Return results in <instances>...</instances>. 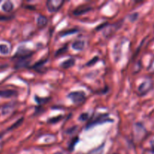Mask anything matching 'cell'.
<instances>
[{
    "label": "cell",
    "mask_w": 154,
    "mask_h": 154,
    "mask_svg": "<svg viewBox=\"0 0 154 154\" xmlns=\"http://www.w3.org/2000/svg\"><path fill=\"white\" fill-rule=\"evenodd\" d=\"M69 99L73 102V103L78 104L82 103L85 101L86 99V95L84 92L82 91H76V92H71L69 93L67 96Z\"/></svg>",
    "instance_id": "obj_2"
},
{
    "label": "cell",
    "mask_w": 154,
    "mask_h": 154,
    "mask_svg": "<svg viewBox=\"0 0 154 154\" xmlns=\"http://www.w3.org/2000/svg\"><path fill=\"white\" fill-rule=\"evenodd\" d=\"M114 122V120H111L108 117V114H99L98 117H96V118L93 119V120H91L90 122H89L87 125V129H90V128L94 127L96 125H100L103 124L105 123H112Z\"/></svg>",
    "instance_id": "obj_1"
},
{
    "label": "cell",
    "mask_w": 154,
    "mask_h": 154,
    "mask_svg": "<svg viewBox=\"0 0 154 154\" xmlns=\"http://www.w3.org/2000/svg\"><path fill=\"white\" fill-rule=\"evenodd\" d=\"M108 23H102V25H100V26H98L97 28H96V30H97V31H99V30L102 29H103L104 27L107 26H108Z\"/></svg>",
    "instance_id": "obj_24"
},
{
    "label": "cell",
    "mask_w": 154,
    "mask_h": 154,
    "mask_svg": "<svg viewBox=\"0 0 154 154\" xmlns=\"http://www.w3.org/2000/svg\"><path fill=\"white\" fill-rule=\"evenodd\" d=\"M16 96H17V92L15 90H0V97L2 98H11Z\"/></svg>",
    "instance_id": "obj_6"
},
{
    "label": "cell",
    "mask_w": 154,
    "mask_h": 154,
    "mask_svg": "<svg viewBox=\"0 0 154 154\" xmlns=\"http://www.w3.org/2000/svg\"><path fill=\"white\" fill-rule=\"evenodd\" d=\"M91 10L92 7H90V5H81L78 7V8L75 9V10H74L73 14L75 15V16H80V15L87 13V12H89Z\"/></svg>",
    "instance_id": "obj_5"
},
{
    "label": "cell",
    "mask_w": 154,
    "mask_h": 154,
    "mask_svg": "<svg viewBox=\"0 0 154 154\" xmlns=\"http://www.w3.org/2000/svg\"><path fill=\"white\" fill-rule=\"evenodd\" d=\"M138 17V13H133L131 15H129V20L131 22H135Z\"/></svg>",
    "instance_id": "obj_20"
},
{
    "label": "cell",
    "mask_w": 154,
    "mask_h": 154,
    "mask_svg": "<svg viewBox=\"0 0 154 154\" xmlns=\"http://www.w3.org/2000/svg\"><path fill=\"white\" fill-rule=\"evenodd\" d=\"M48 62V60H41V61L38 62L37 63H35V64L34 65V66H32V69H37V68H40L42 67V66H43L44 64H45V63H47Z\"/></svg>",
    "instance_id": "obj_18"
},
{
    "label": "cell",
    "mask_w": 154,
    "mask_h": 154,
    "mask_svg": "<svg viewBox=\"0 0 154 154\" xmlns=\"http://www.w3.org/2000/svg\"><path fill=\"white\" fill-rule=\"evenodd\" d=\"M78 140H79V138H78V137H75V138H74L73 139H72V141H71V144L70 145H69V150H70V151H73L75 144L78 143Z\"/></svg>",
    "instance_id": "obj_13"
},
{
    "label": "cell",
    "mask_w": 154,
    "mask_h": 154,
    "mask_svg": "<svg viewBox=\"0 0 154 154\" xmlns=\"http://www.w3.org/2000/svg\"><path fill=\"white\" fill-rule=\"evenodd\" d=\"M23 117H21L20 119H19L18 120H17V122H15L14 123L13 125H12L11 126L10 128L8 129V130H13V129H16V128L19 127L20 126L21 124H22V123L23 122Z\"/></svg>",
    "instance_id": "obj_12"
},
{
    "label": "cell",
    "mask_w": 154,
    "mask_h": 154,
    "mask_svg": "<svg viewBox=\"0 0 154 154\" xmlns=\"http://www.w3.org/2000/svg\"><path fill=\"white\" fill-rule=\"evenodd\" d=\"M84 45H85V43L83 41H76V42H75L72 44V47L75 51H81L84 50Z\"/></svg>",
    "instance_id": "obj_9"
},
{
    "label": "cell",
    "mask_w": 154,
    "mask_h": 154,
    "mask_svg": "<svg viewBox=\"0 0 154 154\" xmlns=\"http://www.w3.org/2000/svg\"><path fill=\"white\" fill-rule=\"evenodd\" d=\"M63 119V116H57L56 117H52V118H50L48 120V123H56L57 122L60 121V120Z\"/></svg>",
    "instance_id": "obj_15"
},
{
    "label": "cell",
    "mask_w": 154,
    "mask_h": 154,
    "mask_svg": "<svg viewBox=\"0 0 154 154\" xmlns=\"http://www.w3.org/2000/svg\"><path fill=\"white\" fill-rule=\"evenodd\" d=\"M150 147H151V150L153 153H154V139L150 141Z\"/></svg>",
    "instance_id": "obj_25"
},
{
    "label": "cell",
    "mask_w": 154,
    "mask_h": 154,
    "mask_svg": "<svg viewBox=\"0 0 154 154\" xmlns=\"http://www.w3.org/2000/svg\"><path fill=\"white\" fill-rule=\"evenodd\" d=\"M35 99L36 102H38V104L46 103V102L49 100V99H40V98H38V96H35Z\"/></svg>",
    "instance_id": "obj_21"
},
{
    "label": "cell",
    "mask_w": 154,
    "mask_h": 154,
    "mask_svg": "<svg viewBox=\"0 0 154 154\" xmlns=\"http://www.w3.org/2000/svg\"><path fill=\"white\" fill-rule=\"evenodd\" d=\"M75 60L73 58H71V59H69V60H66V61L63 62V63H61V65H60V66H61L63 69H67L75 66Z\"/></svg>",
    "instance_id": "obj_7"
},
{
    "label": "cell",
    "mask_w": 154,
    "mask_h": 154,
    "mask_svg": "<svg viewBox=\"0 0 154 154\" xmlns=\"http://www.w3.org/2000/svg\"><path fill=\"white\" fill-rule=\"evenodd\" d=\"M78 32V30L76 29H69V30H68V31H65V32H62L61 34H60V35H61L62 37H63V36H66V35H68L74 34V33Z\"/></svg>",
    "instance_id": "obj_14"
},
{
    "label": "cell",
    "mask_w": 154,
    "mask_h": 154,
    "mask_svg": "<svg viewBox=\"0 0 154 154\" xmlns=\"http://www.w3.org/2000/svg\"><path fill=\"white\" fill-rule=\"evenodd\" d=\"M67 50H68V48H67V46H65V47H63V48H60V49H59L58 51H57V52H56V54H55V56H56V57H57V56L62 55V54H64L65 52H66V51H67Z\"/></svg>",
    "instance_id": "obj_17"
},
{
    "label": "cell",
    "mask_w": 154,
    "mask_h": 154,
    "mask_svg": "<svg viewBox=\"0 0 154 154\" xmlns=\"http://www.w3.org/2000/svg\"><path fill=\"white\" fill-rule=\"evenodd\" d=\"M153 87V83L151 80H146L144 82L141 83V85L138 87V92L141 96L147 94L148 92H150Z\"/></svg>",
    "instance_id": "obj_4"
},
{
    "label": "cell",
    "mask_w": 154,
    "mask_h": 154,
    "mask_svg": "<svg viewBox=\"0 0 154 154\" xmlns=\"http://www.w3.org/2000/svg\"><path fill=\"white\" fill-rule=\"evenodd\" d=\"M76 129H77L76 126H74V127H72V128H71V129H69L68 130H66V134H72V133H73L74 131L76 130Z\"/></svg>",
    "instance_id": "obj_23"
},
{
    "label": "cell",
    "mask_w": 154,
    "mask_h": 154,
    "mask_svg": "<svg viewBox=\"0 0 154 154\" xmlns=\"http://www.w3.org/2000/svg\"><path fill=\"white\" fill-rule=\"evenodd\" d=\"M98 60H99V57H93V58L91 60H90V61H89L88 63L86 64V66H89V67H90V66H93V65H95L96 63H97Z\"/></svg>",
    "instance_id": "obj_16"
},
{
    "label": "cell",
    "mask_w": 154,
    "mask_h": 154,
    "mask_svg": "<svg viewBox=\"0 0 154 154\" xmlns=\"http://www.w3.org/2000/svg\"><path fill=\"white\" fill-rule=\"evenodd\" d=\"M89 118V114L88 113H83L81 115L79 116V120L80 121H85V120H87Z\"/></svg>",
    "instance_id": "obj_19"
},
{
    "label": "cell",
    "mask_w": 154,
    "mask_h": 154,
    "mask_svg": "<svg viewBox=\"0 0 154 154\" xmlns=\"http://www.w3.org/2000/svg\"><path fill=\"white\" fill-rule=\"evenodd\" d=\"M31 5H28V7H26V8H29V9H35V7H30Z\"/></svg>",
    "instance_id": "obj_26"
},
{
    "label": "cell",
    "mask_w": 154,
    "mask_h": 154,
    "mask_svg": "<svg viewBox=\"0 0 154 154\" xmlns=\"http://www.w3.org/2000/svg\"><path fill=\"white\" fill-rule=\"evenodd\" d=\"M13 17L11 16H3V15H1L0 16V21H3V20H8L12 19Z\"/></svg>",
    "instance_id": "obj_22"
},
{
    "label": "cell",
    "mask_w": 154,
    "mask_h": 154,
    "mask_svg": "<svg viewBox=\"0 0 154 154\" xmlns=\"http://www.w3.org/2000/svg\"><path fill=\"white\" fill-rule=\"evenodd\" d=\"M64 4L63 0H49L46 2L47 8L51 13H55L58 11Z\"/></svg>",
    "instance_id": "obj_3"
},
{
    "label": "cell",
    "mask_w": 154,
    "mask_h": 154,
    "mask_svg": "<svg viewBox=\"0 0 154 154\" xmlns=\"http://www.w3.org/2000/svg\"><path fill=\"white\" fill-rule=\"evenodd\" d=\"M10 53V48L7 46L6 45H0V54H3V55H7Z\"/></svg>",
    "instance_id": "obj_11"
},
{
    "label": "cell",
    "mask_w": 154,
    "mask_h": 154,
    "mask_svg": "<svg viewBox=\"0 0 154 154\" xmlns=\"http://www.w3.org/2000/svg\"><path fill=\"white\" fill-rule=\"evenodd\" d=\"M48 23V20L46 17H45L44 15H39L37 19V24L40 28H43V27L46 26Z\"/></svg>",
    "instance_id": "obj_8"
},
{
    "label": "cell",
    "mask_w": 154,
    "mask_h": 154,
    "mask_svg": "<svg viewBox=\"0 0 154 154\" xmlns=\"http://www.w3.org/2000/svg\"><path fill=\"white\" fill-rule=\"evenodd\" d=\"M2 9L5 12H11L14 9V5L11 2L7 1L2 5Z\"/></svg>",
    "instance_id": "obj_10"
}]
</instances>
